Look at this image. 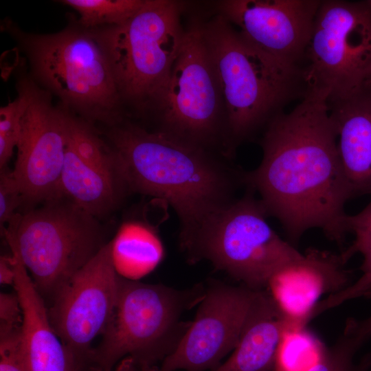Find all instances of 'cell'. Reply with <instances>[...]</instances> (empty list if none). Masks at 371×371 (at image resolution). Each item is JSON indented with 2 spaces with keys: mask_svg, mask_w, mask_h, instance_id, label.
Wrapping results in <instances>:
<instances>
[{
  "mask_svg": "<svg viewBox=\"0 0 371 371\" xmlns=\"http://www.w3.org/2000/svg\"><path fill=\"white\" fill-rule=\"evenodd\" d=\"M368 1H369V3H370V4L371 5V0H369Z\"/></svg>",
  "mask_w": 371,
  "mask_h": 371,
  "instance_id": "34",
  "label": "cell"
},
{
  "mask_svg": "<svg viewBox=\"0 0 371 371\" xmlns=\"http://www.w3.org/2000/svg\"><path fill=\"white\" fill-rule=\"evenodd\" d=\"M155 111L164 133L229 159L227 117L210 56L194 18Z\"/></svg>",
  "mask_w": 371,
  "mask_h": 371,
  "instance_id": "9",
  "label": "cell"
},
{
  "mask_svg": "<svg viewBox=\"0 0 371 371\" xmlns=\"http://www.w3.org/2000/svg\"><path fill=\"white\" fill-rule=\"evenodd\" d=\"M0 223L1 229L12 224L19 216L16 210L23 203V197L12 171L5 167L0 172Z\"/></svg>",
  "mask_w": 371,
  "mask_h": 371,
  "instance_id": "28",
  "label": "cell"
},
{
  "mask_svg": "<svg viewBox=\"0 0 371 371\" xmlns=\"http://www.w3.org/2000/svg\"><path fill=\"white\" fill-rule=\"evenodd\" d=\"M69 115L54 107L48 95L30 84V102L22 119L14 177L23 203L60 198L59 183Z\"/></svg>",
  "mask_w": 371,
  "mask_h": 371,
  "instance_id": "13",
  "label": "cell"
},
{
  "mask_svg": "<svg viewBox=\"0 0 371 371\" xmlns=\"http://www.w3.org/2000/svg\"><path fill=\"white\" fill-rule=\"evenodd\" d=\"M260 290L212 282L176 349L157 371H214L236 347Z\"/></svg>",
  "mask_w": 371,
  "mask_h": 371,
  "instance_id": "12",
  "label": "cell"
},
{
  "mask_svg": "<svg viewBox=\"0 0 371 371\" xmlns=\"http://www.w3.org/2000/svg\"><path fill=\"white\" fill-rule=\"evenodd\" d=\"M326 91L308 88L290 112L277 115L260 141L259 166L244 171L269 216L282 225L293 246L317 228L344 249L346 202L352 198L337 147Z\"/></svg>",
  "mask_w": 371,
  "mask_h": 371,
  "instance_id": "1",
  "label": "cell"
},
{
  "mask_svg": "<svg viewBox=\"0 0 371 371\" xmlns=\"http://www.w3.org/2000/svg\"><path fill=\"white\" fill-rule=\"evenodd\" d=\"M23 324V312L21 303L14 293L0 294V333L20 329Z\"/></svg>",
  "mask_w": 371,
  "mask_h": 371,
  "instance_id": "30",
  "label": "cell"
},
{
  "mask_svg": "<svg viewBox=\"0 0 371 371\" xmlns=\"http://www.w3.org/2000/svg\"><path fill=\"white\" fill-rule=\"evenodd\" d=\"M328 105L352 196L371 195V80Z\"/></svg>",
  "mask_w": 371,
  "mask_h": 371,
  "instance_id": "16",
  "label": "cell"
},
{
  "mask_svg": "<svg viewBox=\"0 0 371 371\" xmlns=\"http://www.w3.org/2000/svg\"><path fill=\"white\" fill-rule=\"evenodd\" d=\"M109 137L129 190L153 196L176 212L181 248L236 200L237 187L244 185V170L161 131L127 124Z\"/></svg>",
  "mask_w": 371,
  "mask_h": 371,
  "instance_id": "2",
  "label": "cell"
},
{
  "mask_svg": "<svg viewBox=\"0 0 371 371\" xmlns=\"http://www.w3.org/2000/svg\"><path fill=\"white\" fill-rule=\"evenodd\" d=\"M247 190L181 249L190 263L207 260L243 286L264 290L273 274L303 254L271 228L255 192Z\"/></svg>",
  "mask_w": 371,
  "mask_h": 371,
  "instance_id": "7",
  "label": "cell"
},
{
  "mask_svg": "<svg viewBox=\"0 0 371 371\" xmlns=\"http://www.w3.org/2000/svg\"><path fill=\"white\" fill-rule=\"evenodd\" d=\"M126 190L124 179L84 162L66 147L59 183L61 197L96 218L112 211Z\"/></svg>",
  "mask_w": 371,
  "mask_h": 371,
  "instance_id": "19",
  "label": "cell"
},
{
  "mask_svg": "<svg viewBox=\"0 0 371 371\" xmlns=\"http://www.w3.org/2000/svg\"><path fill=\"white\" fill-rule=\"evenodd\" d=\"M222 93L230 157L290 102L308 91L303 67L285 65L249 41L221 14L196 17Z\"/></svg>",
  "mask_w": 371,
  "mask_h": 371,
  "instance_id": "3",
  "label": "cell"
},
{
  "mask_svg": "<svg viewBox=\"0 0 371 371\" xmlns=\"http://www.w3.org/2000/svg\"><path fill=\"white\" fill-rule=\"evenodd\" d=\"M291 326L267 290H260L230 357L214 371H273L279 344Z\"/></svg>",
  "mask_w": 371,
  "mask_h": 371,
  "instance_id": "18",
  "label": "cell"
},
{
  "mask_svg": "<svg viewBox=\"0 0 371 371\" xmlns=\"http://www.w3.org/2000/svg\"><path fill=\"white\" fill-rule=\"evenodd\" d=\"M346 228L348 233L354 234L355 238L340 253L345 264L355 254L363 255L371 249V200L360 212L347 216Z\"/></svg>",
  "mask_w": 371,
  "mask_h": 371,
  "instance_id": "27",
  "label": "cell"
},
{
  "mask_svg": "<svg viewBox=\"0 0 371 371\" xmlns=\"http://www.w3.org/2000/svg\"><path fill=\"white\" fill-rule=\"evenodd\" d=\"M205 291L200 284L177 290L119 276L116 304L93 350L92 371H113L125 357L146 371H157L190 325L181 319L183 313L199 304Z\"/></svg>",
  "mask_w": 371,
  "mask_h": 371,
  "instance_id": "4",
  "label": "cell"
},
{
  "mask_svg": "<svg viewBox=\"0 0 371 371\" xmlns=\"http://www.w3.org/2000/svg\"><path fill=\"white\" fill-rule=\"evenodd\" d=\"M303 66L308 88L328 98L346 95L371 80V5L322 1Z\"/></svg>",
  "mask_w": 371,
  "mask_h": 371,
  "instance_id": "10",
  "label": "cell"
},
{
  "mask_svg": "<svg viewBox=\"0 0 371 371\" xmlns=\"http://www.w3.org/2000/svg\"><path fill=\"white\" fill-rule=\"evenodd\" d=\"M345 266L340 254L309 247L302 258L273 274L267 289L288 322L304 326L323 295L350 284V271Z\"/></svg>",
  "mask_w": 371,
  "mask_h": 371,
  "instance_id": "15",
  "label": "cell"
},
{
  "mask_svg": "<svg viewBox=\"0 0 371 371\" xmlns=\"http://www.w3.org/2000/svg\"><path fill=\"white\" fill-rule=\"evenodd\" d=\"M67 146L84 162L124 179L114 149L107 148L89 126L71 115Z\"/></svg>",
  "mask_w": 371,
  "mask_h": 371,
  "instance_id": "23",
  "label": "cell"
},
{
  "mask_svg": "<svg viewBox=\"0 0 371 371\" xmlns=\"http://www.w3.org/2000/svg\"><path fill=\"white\" fill-rule=\"evenodd\" d=\"M15 277L12 255L1 256L0 258V282L1 284H14Z\"/></svg>",
  "mask_w": 371,
  "mask_h": 371,
  "instance_id": "31",
  "label": "cell"
},
{
  "mask_svg": "<svg viewBox=\"0 0 371 371\" xmlns=\"http://www.w3.org/2000/svg\"><path fill=\"white\" fill-rule=\"evenodd\" d=\"M319 0H223L216 12L256 47L278 61L303 67Z\"/></svg>",
  "mask_w": 371,
  "mask_h": 371,
  "instance_id": "14",
  "label": "cell"
},
{
  "mask_svg": "<svg viewBox=\"0 0 371 371\" xmlns=\"http://www.w3.org/2000/svg\"><path fill=\"white\" fill-rule=\"evenodd\" d=\"M19 214L3 230L47 306L107 243L96 218L65 197Z\"/></svg>",
  "mask_w": 371,
  "mask_h": 371,
  "instance_id": "6",
  "label": "cell"
},
{
  "mask_svg": "<svg viewBox=\"0 0 371 371\" xmlns=\"http://www.w3.org/2000/svg\"><path fill=\"white\" fill-rule=\"evenodd\" d=\"M114 371H146L141 368L133 359L125 357L114 368Z\"/></svg>",
  "mask_w": 371,
  "mask_h": 371,
  "instance_id": "32",
  "label": "cell"
},
{
  "mask_svg": "<svg viewBox=\"0 0 371 371\" xmlns=\"http://www.w3.org/2000/svg\"><path fill=\"white\" fill-rule=\"evenodd\" d=\"M146 0H64L62 2L80 14L85 27L120 25L135 15Z\"/></svg>",
  "mask_w": 371,
  "mask_h": 371,
  "instance_id": "24",
  "label": "cell"
},
{
  "mask_svg": "<svg viewBox=\"0 0 371 371\" xmlns=\"http://www.w3.org/2000/svg\"><path fill=\"white\" fill-rule=\"evenodd\" d=\"M14 291L22 312L21 346L30 371H76L49 319L47 304L19 256L12 251Z\"/></svg>",
  "mask_w": 371,
  "mask_h": 371,
  "instance_id": "17",
  "label": "cell"
},
{
  "mask_svg": "<svg viewBox=\"0 0 371 371\" xmlns=\"http://www.w3.org/2000/svg\"><path fill=\"white\" fill-rule=\"evenodd\" d=\"M186 2L146 0L126 21L95 33L104 49L122 100L139 109L156 106L186 36Z\"/></svg>",
  "mask_w": 371,
  "mask_h": 371,
  "instance_id": "5",
  "label": "cell"
},
{
  "mask_svg": "<svg viewBox=\"0 0 371 371\" xmlns=\"http://www.w3.org/2000/svg\"><path fill=\"white\" fill-rule=\"evenodd\" d=\"M21 328L0 333V371H30L21 346Z\"/></svg>",
  "mask_w": 371,
  "mask_h": 371,
  "instance_id": "29",
  "label": "cell"
},
{
  "mask_svg": "<svg viewBox=\"0 0 371 371\" xmlns=\"http://www.w3.org/2000/svg\"><path fill=\"white\" fill-rule=\"evenodd\" d=\"M119 275L111 243L82 267L47 306L51 325L65 347L76 371H92L93 342L102 335L118 293Z\"/></svg>",
  "mask_w": 371,
  "mask_h": 371,
  "instance_id": "11",
  "label": "cell"
},
{
  "mask_svg": "<svg viewBox=\"0 0 371 371\" xmlns=\"http://www.w3.org/2000/svg\"><path fill=\"white\" fill-rule=\"evenodd\" d=\"M370 337L358 319H348L336 342L326 347L319 359L306 371H369L371 355H366L358 363L355 361V356Z\"/></svg>",
  "mask_w": 371,
  "mask_h": 371,
  "instance_id": "21",
  "label": "cell"
},
{
  "mask_svg": "<svg viewBox=\"0 0 371 371\" xmlns=\"http://www.w3.org/2000/svg\"><path fill=\"white\" fill-rule=\"evenodd\" d=\"M326 347L306 326H289L282 336L273 371H306Z\"/></svg>",
  "mask_w": 371,
  "mask_h": 371,
  "instance_id": "22",
  "label": "cell"
},
{
  "mask_svg": "<svg viewBox=\"0 0 371 371\" xmlns=\"http://www.w3.org/2000/svg\"><path fill=\"white\" fill-rule=\"evenodd\" d=\"M30 102V84L21 86L18 97L0 109V168L6 167L19 143L22 119Z\"/></svg>",
  "mask_w": 371,
  "mask_h": 371,
  "instance_id": "25",
  "label": "cell"
},
{
  "mask_svg": "<svg viewBox=\"0 0 371 371\" xmlns=\"http://www.w3.org/2000/svg\"><path fill=\"white\" fill-rule=\"evenodd\" d=\"M359 323L363 328L371 335V315L364 319L359 320Z\"/></svg>",
  "mask_w": 371,
  "mask_h": 371,
  "instance_id": "33",
  "label": "cell"
},
{
  "mask_svg": "<svg viewBox=\"0 0 371 371\" xmlns=\"http://www.w3.org/2000/svg\"><path fill=\"white\" fill-rule=\"evenodd\" d=\"M363 256V260L359 268L361 275L358 280L343 290L320 300L312 311L311 320L350 300L359 297L371 299V249Z\"/></svg>",
  "mask_w": 371,
  "mask_h": 371,
  "instance_id": "26",
  "label": "cell"
},
{
  "mask_svg": "<svg viewBox=\"0 0 371 371\" xmlns=\"http://www.w3.org/2000/svg\"><path fill=\"white\" fill-rule=\"evenodd\" d=\"M36 76L67 104L93 120L117 124L122 98L94 32L68 29L28 42Z\"/></svg>",
  "mask_w": 371,
  "mask_h": 371,
  "instance_id": "8",
  "label": "cell"
},
{
  "mask_svg": "<svg viewBox=\"0 0 371 371\" xmlns=\"http://www.w3.org/2000/svg\"><path fill=\"white\" fill-rule=\"evenodd\" d=\"M116 273L138 281L153 271L164 256V248L157 231L140 221L124 223L110 241Z\"/></svg>",
  "mask_w": 371,
  "mask_h": 371,
  "instance_id": "20",
  "label": "cell"
}]
</instances>
